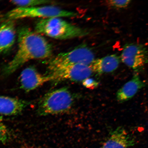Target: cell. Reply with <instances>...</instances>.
Here are the masks:
<instances>
[{"label": "cell", "mask_w": 148, "mask_h": 148, "mask_svg": "<svg viewBox=\"0 0 148 148\" xmlns=\"http://www.w3.org/2000/svg\"><path fill=\"white\" fill-rule=\"evenodd\" d=\"M14 21L6 20L0 25V54L8 53L15 42L16 30Z\"/></svg>", "instance_id": "30bf717a"}, {"label": "cell", "mask_w": 148, "mask_h": 148, "mask_svg": "<svg viewBox=\"0 0 148 148\" xmlns=\"http://www.w3.org/2000/svg\"><path fill=\"white\" fill-rule=\"evenodd\" d=\"M103 148L101 147V148Z\"/></svg>", "instance_id": "ac0fdd59"}, {"label": "cell", "mask_w": 148, "mask_h": 148, "mask_svg": "<svg viewBox=\"0 0 148 148\" xmlns=\"http://www.w3.org/2000/svg\"><path fill=\"white\" fill-rule=\"evenodd\" d=\"M145 86L139 76L137 74H135L130 80L118 90L116 94V99L120 103L129 101Z\"/></svg>", "instance_id": "8fae6325"}, {"label": "cell", "mask_w": 148, "mask_h": 148, "mask_svg": "<svg viewBox=\"0 0 148 148\" xmlns=\"http://www.w3.org/2000/svg\"><path fill=\"white\" fill-rule=\"evenodd\" d=\"M136 140L123 127H118L111 133L103 148H128L134 145Z\"/></svg>", "instance_id": "9c48e42d"}, {"label": "cell", "mask_w": 148, "mask_h": 148, "mask_svg": "<svg viewBox=\"0 0 148 148\" xmlns=\"http://www.w3.org/2000/svg\"><path fill=\"white\" fill-rule=\"evenodd\" d=\"M95 60L92 49L86 44H81L71 51L60 53L51 59L47 64V72L75 65L90 66Z\"/></svg>", "instance_id": "5b68a950"}, {"label": "cell", "mask_w": 148, "mask_h": 148, "mask_svg": "<svg viewBox=\"0 0 148 148\" xmlns=\"http://www.w3.org/2000/svg\"><path fill=\"white\" fill-rule=\"evenodd\" d=\"M29 104L28 102L23 100L0 96V114L5 116L17 115Z\"/></svg>", "instance_id": "4fadbf2b"}, {"label": "cell", "mask_w": 148, "mask_h": 148, "mask_svg": "<svg viewBox=\"0 0 148 148\" xmlns=\"http://www.w3.org/2000/svg\"><path fill=\"white\" fill-rule=\"evenodd\" d=\"M36 32L56 39L64 40L87 36L86 29L72 25L61 18H41L36 22Z\"/></svg>", "instance_id": "7a4b0ae2"}, {"label": "cell", "mask_w": 148, "mask_h": 148, "mask_svg": "<svg viewBox=\"0 0 148 148\" xmlns=\"http://www.w3.org/2000/svg\"><path fill=\"white\" fill-rule=\"evenodd\" d=\"M11 3L18 7H32L47 5L53 3V1L46 0H28V1H12Z\"/></svg>", "instance_id": "5bb4252c"}, {"label": "cell", "mask_w": 148, "mask_h": 148, "mask_svg": "<svg viewBox=\"0 0 148 148\" xmlns=\"http://www.w3.org/2000/svg\"><path fill=\"white\" fill-rule=\"evenodd\" d=\"M131 1H118V0H111L106 1L107 5L113 8L118 9L126 8L130 4Z\"/></svg>", "instance_id": "2e32d148"}, {"label": "cell", "mask_w": 148, "mask_h": 148, "mask_svg": "<svg viewBox=\"0 0 148 148\" xmlns=\"http://www.w3.org/2000/svg\"><path fill=\"white\" fill-rule=\"evenodd\" d=\"M18 49L14 56L3 70L5 76L12 75L29 61L50 58L52 47L42 35L27 27L20 28L18 32Z\"/></svg>", "instance_id": "6da1fadb"}, {"label": "cell", "mask_w": 148, "mask_h": 148, "mask_svg": "<svg viewBox=\"0 0 148 148\" xmlns=\"http://www.w3.org/2000/svg\"><path fill=\"white\" fill-rule=\"evenodd\" d=\"M48 82H50L49 76L40 73L32 66L26 68L20 74V87L26 92L36 89Z\"/></svg>", "instance_id": "ba28073f"}, {"label": "cell", "mask_w": 148, "mask_h": 148, "mask_svg": "<svg viewBox=\"0 0 148 148\" xmlns=\"http://www.w3.org/2000/svg\"><path fill=\"white\" fill-rule=\"evenodd\" d=\"M74 102L73 96L69 89H57L47 92L42 98L37 111L40 116L63 114L71 110Z\"/></svg>", "instance_id": "3957f363"}, {"label": "cell", "mask_w": 148, "mask_h": 148, "mask_svg": "<svg viewBox=\"0 0 148 148\" xmlns=\"http://www.w3.org/2000/svg\"><path fill=\"white\" fill-rule=\"evenodd\" d=\"M93 72L89 66L77 64L59 68L48 72L50 81L58 83L64 81L82 82L91 76Z\"/></svg>", "instance_id": "52a82bcc"}, {"label": "cell", "mask_w": 148, "mask_h": 148, "mask_svg": "<svg viewBox=\"0 0 148 148\" xmlns=\"http://www.w3.org/2000/svg\"><path fill=\"white\" fill-rule=\"evenodd\" d=\"M120 60L118 55L112 54L95 59L89 66L93 73L101 75L115 71L119 66Z\"/></svg>", "instance_id": "7c38bea8"}, {"label": "cell", "mask_w": 148, "mask_h": 148, "mask_svg": "<svg viewBox=\"0 0 148 148\" xmlns=\"http://www.w3.org/2000/svg\"><path fill=\"white\" fill-rule=\"evenodd\" d=\"M10 131L1 120H0V143H5L11 139Z\"/></svg>", "instance_id": "9a60e30c"}, {"label": "cell", "mask_w": 148, "mask_h": 148, "mask_svg": "<svg viewBox=\"0 0 148 148\" xmlns=\"http://www.w3.org/2000/svg\"><path fill=\"white\" fill-rule=\"evenodd\" d=\"M120 58L129 67L136 72L140 71L148 63V48L142 44H127L123 47Z\"/></svg>", "instance_id": "8992f818"}, {"label": "cell", "mask_w": 148, "mask_h": 148, "mask_svg": "<svg viewBox=\"0 0 148 148\" xmlns=\"http://www.w3.org/2000/svg\"><path fill=\"white\" fill-rule=\"evenodd\" d=\"M82 84L85 87L88 88L93 89L98 86V83L92 78H87L82 81Z\"/></svg>", "instance_id": "e0dca14e"}, {"label": "cell", "mask_w": 148, "mask_h": 148, "mask_svg": "<svg viewBox=\"0 0 148 148\" xmlns=\"http://www.w3.org/2000/svg\"><path fill=\"white\" fill-rule=\"evenodd\" d=\"M78 15L77 13L64 10L52 5L32 7H17L5 14L3 21L14 20L28 18H42L54 17H74Z\"/></svg>", "instance_id": "277c9868"}]
</instances>
